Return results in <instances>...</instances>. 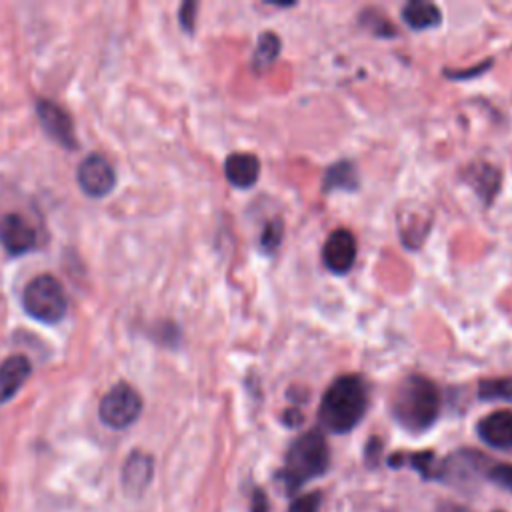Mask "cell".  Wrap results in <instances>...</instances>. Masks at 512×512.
Listing matches in <instances>:
<instances>
[{"instance_id":"1","label":"cell","mask_w":512,"mask_h":512,"mask_svg":"<svg viewBox=\"0 0 512 512\" xmlns=\"http://www.w3.org/2000/svg\"><path fill=\"white\" fill-rule=\"evenodd\" d=\"M368 408V386L358 374L338 376L322 394L318 420L332 434L356 428Z\"/></svg>"},{"instance_id":"25","label":"cell","mask_w":512,"mask_h":512,"mask_svg":"<svg viewBox=\"0 0 512 512\" xmlns=\"http://www.w3.org/2000/svg\"><path fill=\"white\" fill-rule=\"evenodd\" d=\"M196 10H198V4H196V2H184V4L180 6L178 18H180V26H182L186 32H194Z\"/></svg>"},{"instance_id":"10","label":"cell","mask_w":512,"mask_h":512,"mask_svg":"<svg viewBox=\"0 0 512 512\" xmlns=\"http://www.w3.org/2000/svg\"><path fill=\"white\" fill-rule=\"evenodd\" d=\"M476 432L480 440L492 448H498V450L512 448V412L496 410L484 416L478 422Z\"/></svg>"},{"instance_id":"3","label":"cell","mask_w":512,"mask_h":512,"mask_svg":"<svg viewBox=\"0 0 512 512\" xmlns=\"http://www.w3.org/2000/svg\"><path fill=\"white\" fill-rule=\"evenodd\" d=\"M330 462V452L326 438L320 430H310L298 436L286 452L282 482L288 492L298 490L312 478H318L326 472Z\"/></svg>"},{"instance_id":"6","label":"cell","mask_w":512,"mask_h":512,"mask_svg":"<svg viewBox=\"0 0 512 512\" xmlns=\"http://www.w3.org/2000/svg\"><path fill=\"white\" fill-rule=\"evenodd\" d=\"M76 180L82 192L90 198H104L112 192L116 176L108 160L100 154H88L76 168Z\"/></svg>"},{"instance_id":"2","label":"cell","mask_w":512,"mask_h":512,"mask_svg":"<svg viewBox=\"0 0 512 512\" xmlns=\"http://www.w3.org/2000/svg\"><path fill=\"white\" fill-rule=\"evenodd\" d=\"M440 414L438 386L420 374L406 376L392 398V416L408 432L428 430Z\"/></svg>"},{"instance_id":"13","label":"cell","mask_w":512,"mask_h":512,"mask_svg":"<svg viewBox=\"0 0 512 512\" xmlns=\"http://www.w3.org/2000/svg\"><path fill=\"white\" fill-rule=\"evenodd\" d=\"M32 372V364L24 354L8 356L0 364V404L8 402L28 380Z\"/></svg>"},{"instance_id":"23","label":"cell","mask_w":512,"mask_h":512,"mask_svg":"<svg viewBox=\"0 0 512 512\" xmlns=\"http://www.w3.org/2000/svg\"><path fill=\"white\" fill-rule=\"evenodd\" d=\"M490 66H492V58H488V60H484V62H480L478 66H472V68H466V70H444V74L448 76V78H452V80H466V78H476V76H480V74H484L486 70H490Z\"/></svg>"},{"instance_id":"16","label":"cell","mask_w":512,"mask_h":512,"mask_svg":"<svg viewBox=\"0 0 512 512\" xmlns=\"http://www.w3.org/2000/svg\"><path fill=\"white\" fill-rule=\"evenodd\" d=\"M358 188V172L356 166L350 160H338L334 162L322 180V192H334V190H348L354 192Z\"/></svg>"},{"instance_id":"19","label":"cell","mask_w":512,"mask_h":512,"mask_svg":"<svg viewBox=\"0 0 512 512\" xmlns=\"http://www.w3.org/2000/svg\"><path fill=\"white\" fill-rule=\"evenodd\" d=\"M478 398L486 400V402H494V400L512 402V376H498V378L480 380Z\"/></svg>"},{"instance_id":"24","label":"cell","mask_w":512,"mask_h":512,"mask_svg":"<svg viewBox=\"0 0 512 512\" xmlns=\"http://www.w3.org/2000/svg\"><path fill=\"white\" fill-rule=\"evenodd\" d=\"M320 498H322L320 492L304 494V496H300V498L294 500V504L290 506V512H318Z\"/></svg>"},{"instance_id":"11","label":"cell","mask_w":512,"mask_h":512,"mask_svg":"<svg viewBox=\"0 0 512 512\" xmlns=\"http://www.w3.org/2000/svg\"><path fill=\"white\" fill-rule=\"evenodd\" d=\"M152 472H154L152 456L134 450L122 466V486H124V490L132 496L142 494L146 490V486L150 484V480H152Z\"/></svg>"},{"instance_id":"20","label":"cell","mask_w":512,"mask_h":512,"mask_svg":"<svg viewBox=\"0 0 512 512\" xmlns=\"http://www.w3.org/2000/svg\"><path fill=\"white\" fill-rule=\"evenodd\" d=\"M358 22H362L364 28H368L372 34L380 38H392L396 36V26L384 16V12L376 8H366L358 14Z\"/></svg>"},{"instance_id":"26","label":"cell","mask_w":512,"mask_h":512,"mask_svg":"<svg viewBox=\"0 0 512 512\" xmlns=\"http://www.w3.org/2000/svg\"><path fill=\"white\" fill-rule=\"evenodd\" d=\"M250 512H268V500H266V494L262 490H254Z\"/></svg>"},{"instance_id":"21","label":"cell","mask_w":512,"mask_h":512,"mask_svg":"<svg viewBox=\"0 0 512 512\" xmlns=\"http://www.w3.org/2000/svg\"><path fill=\"white\" fill-rule=\"evenodd\" d=\"M282 236H284V224L280 218H272L264 224L262 232H260V248L266 254H274L278 250V246L282 244Z\"/></svg>"},{"instance_id":"15","label":"cell","mask_w":512,"mask_h":512,"mask_svg":"<svg viewBox=\"0 0 512 512\" xmlns=\"http://www.w3.org/2000/svg\"><path fill=\"white\" fill-rule=\"evenodd\" d=\"M402 20L412 28V30H428L436 28L442 22V12L436 4L424 2V0H410L402 6L400 12Z\"/></svg>"},{"instance_id":"17","label":"cell","mask_w":512,"mask_h":512,"mask_svg":"<svg viewBox=\"0 0 512 512\" xmlns=\"http://www.w3.org/2000/svg\"><path fill=\"white\" fill-rule=\"evenodd\" d=\"M390 466H410L414 470H418L424 478H432V476H440V472L436 470L434 464V452L426 450V452H410V454H394L388 458Z\"/></svg>"},{"instance_id":"12","label":"cell","mask_w":512,"mask_h":512,"mask_svg":"<svg viewBox=\"0 0 512 512\" xmlns=\"http://www.w3.org/2000/svg\"><path fill=\"white\" fill-rule=\"evenodd\" d=\"M478 194V198L490 206L492 200L496 198L500 184H502V174L496 166L488 164V162H478V164H470L468 170L462 176Z\"/></svg>"},{"instance_id":"18","label":"cell","mask_w":512,"mask_h":512,"mask_svg":"<svg viewBox=\"0 0 512 512\" xmlns=\"http://www.w3.org/2000/svg\"><path fill=\"white\" fill-rule=\"evenodd\" d=\"M280 54V38L274 32H262L256 44V50L252 54V68L264 70L268 68Z\"/></svg>"},{"instance_id":"27","label":"cell","mask_w":512,"mask_h":512,"mask_svg":"<svg viewBox=\"0 0 512 512\" xmlns=\"http://www.w3.org/2000/svg\"><path fill=\"white\" fill-rule=\"evenodd\" d=\"M282 420H284L286 426H298V424H302L304 416H302V412H300L298 408H288V410L284 412Z\"/></svg>"},{"instance_id":"4","label":"cell","mask_w":512,"mask_h":512,"mask_svg":"<svg viewBox=\"0 0 512 512\" xmlns=\"http://www.w3.org/2000/svg\"><path fill=\"white\" fill-rule=\"evenodd\" d=\"M22 304L32 318L44 324L60 322L68 310L64 288L50 274H40L26 284Z\"/></svg>"},{"instance_id":"9","label":"cell","mask_w":512,"mask_h":512,"mask_svg":"<svg viewBox=\"0 0 512 512\" xmlns=\"http://www.w3.org/2000/svg\"><path fill=\"white\" fill-rule=\"evenodd\" d=\"M0 244L6 252L20 256L34 248L36 234L34 228L20 214H6L0 218Z\"/></svg>"},{"instance_id":"5","label":"cell","mask_w":512,"mask_h":512,"mask_svg":"<svg viewBox=\"0 0 512 512\" xmlns=\"http://www.w3.org/2000/svg\"><path fill=\"white\" fill-rule=\"evenodd\" d=\"M142 412V398L140 394L126 382H118L112 386L100 400L98 416L100 420L116 430L128 428L138 420Z\"/></svg>"},{"instance_id":"8","label":"cell","mask_w":512,"mask_h":512,"mask_svg":"<svg viewBox=\"0 0 512 512\" xmlns=\"http://www.w3.org/2000/svg\"><path fill=\"white\" fill-rule=\"evenodd\" d=\"M36 112L40 118L42 128L50 138H54L60 146L74 150L76 148V132L72 118L64 108H60L52 100H38L36 102Z\"/></svg>"},{"instance_id":"14","label":"cell","mask_w":512,"mask_h":512,"mask_svg":"<svg viewBox=\"0 0 512 512\" xmlns=\"http://www.w3.org/2000/svg\"><path fill=\"white\" fill-rule=\"evenodd\" d=\"M224 174L236 188H250L260 176V160L250 152H234L224 162Z\"/></svg>"},{"instance_id":"7","label":"cell","mask_w":512,"mask_h":512,"mask_svg":"<svg viewBox=\"0 0 512 512\" xmlns=\"http://www.w3.org/2000/svg\"><path fill=\"white\" fill-rule=\"evenodd\" d=\"M356 238L346 228H336L328 234L322 246V262L334 274H346L356 262Z\"/></svg>"},{"instance_id":"22","label":"cell","mask_w":512,"mask_h":512,"mask_svg":"<svg viewBox=\"0 0 512 512\" xmlns=\"http://www.w3.org/2000/svg\"><path fill=\"white\" fill-rule=\"evenodd\" d=\"M486 474L494 484L512 492V464H494L486 470Z\"/></svg>"}]
</instances>
